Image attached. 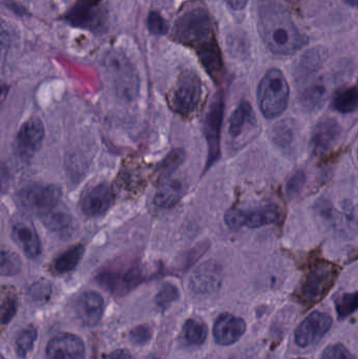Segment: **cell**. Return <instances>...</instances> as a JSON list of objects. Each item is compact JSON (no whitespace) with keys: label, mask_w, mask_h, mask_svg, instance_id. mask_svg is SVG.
<instances>
[{"label":"cell","mask_w":358,"mask_h":359,"mask_svg":"<svg viewBox=\"0 0 358 359\" xmlns=\"http://www.w3.org/2000/svg\"><path fill=\"white\" fill-rule=\"evenodd\" d=\"M258 27L267 48L280 56L294 55L307 43L281 0H258Z\"/></svg>","instance_id":"1"},{"label":"cell","mask_w":358,"mask_h":359,"mask_svg":"<svg viewBox=\"0 0 358 359\" xmlns=\"http://www.w3.org/2000/svg\"><path fill=\"white\" fill-rule=\"evenodd\" d=\"M174 38L176 41L195 48L216 39L207 10L195 6L184 11L174 22Z\"/></svg>","instance_id":"2"},{"label":"cell","mask_w":358,"mask_h":359,"mask_svg":"<svg viewBox=\"0 0 358 359\" xmlns=\"http://www.w3.org/2000/svg\"><path fill=\"white\" fill-rule=\"evenodd\" d=\"M340 273V266L326 259L315 261L298 289V301L307 307L319 303L333 288Z\"/></svg>","instance_id":"3"},{"label":"cell","mask_w":358,"mask_h":359,"mask_svg":"<svg viewBox=\"0 0 358 359\" xmlns=\"http://www.w3.org/2000/svg\"><path fill=\"white\" fill-rule=\"evenodd\" d=\"M289 86L280 69H271L265 74L258 86V104L266 119L280 117L289 102Z\"/></svg>","instance_id":"4"},{"label":"cell","mask_w":358,"mask_h":359,"mask_svg":"<svg viewBox=\"0 0 358 359\" xmlns=\"http://www.w3.org/2000/svg\"><path fill=\"white\" fill-rule=\"evenodd\" d=\"M103 67L116 94L124 100H134L139 93L140 80L130 59L120 50H109L103 57Z\"/></svg>","instance_id":"5"},{"label":"cell","mask_w":358,"mask_h":359,"mask_svg":"<svg viewBox=\"0 0 358 359\" xmlns=\"http://www.w3.org/2000/svg\"><path fill=\"white\" fill-rule=\"evenodd\" d=\"M317 217L332 231L344 238L358 236V204L351 201H345L340 208L327 198H321L315 204Z\"/></svg>","instance_id":"6"},{"label":"cell","mask_w":358,"mask_h":359,"mask_svg":"<svg viewBox=\"0 0 358 359\" xmlns=\"http://www.w3.org/2000/svg\"><path fill=\"white\" fill-rule=\"evenodd\" d=\"M202 94L203 88L199 76L193 72L185 71L179 76L176 86L170 93V107L180 115H191L199 107Z\"/></svg>","instance_id":"7"},{"label":"cell","mask_w":358,"mask_h":359,"mask_svg":"<svg viewBox=\"0 0 358 359\" xmlns=\"http://www.w3.org/2000/svg\"><path fill=\"white\" fill-rule=\"evenodd\" d=\"M61 194V188L54 184H33L22 188L17 200L25 210L44 217L56 208Z\"/></svg>","instance_id":"8"},{"label":"cell","mask_w":358,"mask_h":359,"mask_svg":"<svg viewBox=\"0 0 358 359\" xmlns=\"http://www.w3.org/2000/svg\"><path fill=\"white\" fill-rule=\"evenodd\" d=\"M224 97L222 93L216 95L204 122V135L208 147V159L206 170L212 168L221 156V130L224 118Z\"/></svg>","instance_id":"9"},{"label":"cell","mask_w":358,"mask_h":359,"mask_svg":"<svg viewBox=\"0 0 358 359\" xmlns=\"http://www.w3.org/2000/svg\"><path fill=\"white\" fill-rule=\"evenodd\" d=\"M280 209L275 205H266L258 208L243 210L229 209L225 213V223L230 229H241L243 227L256 229L275 223L280 219Z\"/></svg>","instance_id":"10"},{"label":"cell","mask_w":358,"mask_h":359,"mask_svg":"<svg viewBox=\"0 0 358 359\" xmlns=\"http://www.w3.org/2000/svg\"><path fill=\"white\" fill-rule=\"evenodd\" d=\"M101 8V0H78L67 13L65 19L74 27L95 31L103 23L104 15Z\"/></svg>","instance_id":"11"},{"label":"cell","mask_w":358,"mask_h":359,"mask_svg":"<svg viewBox=\"0 0 358 359\" xmlns=\"http://www.w3.org/2000/svg\"><path fill=\"white\" fill-rule=\"evenodd\" d=\"M332 318L329 314L315 311L303 320L296 331V343L306 348L315 345L330 330Z\"/></svg>","instance_id":"12"},{"label":"cell","mask_w":358,"mask_h":359,"mask_svg":"<svg viewBox=\"0 0 358 359\" xmlns=\"http://www.w3.org/2000/svg\"><path fill=\"white\" fill-rule=\"evenodd\" d=\"M113 201H115V194L113 188L109 184L100 183L88 188L82 194L80 207L83 215L88 217H100L106 213L113 206Z\"/></svg>","instance_id":"13"},{"label":"cell","mask_w":358,"mask_h":359,"mask_svg":"<svg viewBox=\"0 0 358 359\" xmlns=\"http://www.w3.org/2000/svg\"><path fill=\"white\" fill-rule=\"evenodd\" d=\"M342 134V126L333 118L319 120L311 134L310 147L313 155L319 156L327 153L338 142Z\"/></svg>","instance_id":"14"},{"label":"cell","mask_w":358,"mask_h":359,"mask_svg":"<svg viewBox=\"0 0 358 359\" xmlns=\"http://www.w3.org/2000/svg\"><path fill=\"white\" fill-rule=\"evenodd\" d=\"M43 138L44 126L41 120L37 117L31 118L22 124L17 134V151L25 159L33 157L41 147Z\"/></svg>","instance_id":"15"},{"label":"cell","mask_w":358,"mask_h":359,"mask_svg":"<svg viewBox=\"0 0 358 359\" xmlns=\"http://www.w3.org/2000/svg\"><path fill=\"white\" fill-rule=\"evenodd\" d=\"M222 268L214 262H205L195 268L189 280V287L197 294H209L220 288Z\"/></svg>","instance_id":"16"},{"label":"cell","mask_w":358,"mask_h":359,"mask_svg":"<svg viewBox=\"0 0 358 359\" xmlns=\"http://www.w3.org/2000/svg\"><path fill=\"white\" fill-rule=\"evenodd\" d=\"M46 359H85L83 341L74 334L55 337L46 347Z\"/></svg>","instance_id":"17"},{"label":"cell","mask_w":358,"mask_h":359,"mask_svg":"<svg viewBox=\"0 0 358 359\" xmlns=\"http://www.w3.org/2000/svg\"><path fill=\"white\" fill-rule=\"evenodd\" d=\"M103 310V297L95 291H86L76 303V316L84 326H96L102 318Z\"/></svg>","instance_id":"18"},{"label":"cell","mask_w":358,"mask_h":359,"mask_svg":"<svg viewBox=\"0 0 358 359\" xmlns=\"http://www.w3.org/2000/svg\"><path fill=\"white\" fill-rule=\"evenodd\" d=\"M245 331L246 324L242 318L233 314L223 313L214 323V337L219 345L230 346L237 343Z\"/></svg>","instance_id":"19"},{"label":"cell","mask_w":358,"mask_h":359,"mask_svg":"<svg viewBox=\"0 0 358 359\" xmlns=\"http://www.w3.org/2000/svg\"><path fill=\"white\" fill-rule=\"evenodd\" d=\"M298 126L296 120L284 119L277 122L271 130L273 144L284 154L292 156L298 145Z\"/></svg>","instance_id":"20"},{"label":"cell","mask_w":358,"mask_h":359,"mask_svg":"<svg viewBox=\"0 0 358 359\" xmlns=\"http://www.w3.org/2000/svg\"><path fill=\"white\" fill-rule=\"evenodd\" d=\"M198 56L208 75L216 82L222 79L224 65H223L222 54L220 46L216 39L197 48Z\"/></svg>","instance_id":"21"},{"label":"cell","mask_w":358,"mask_h":359,"mask_svg":"<svg viewBox=\"0 0 358 359\" xmlns=\"http://www.w3.org/2000/svg\"><path fill=\"white\" fill-rule=\"evenodd\" d=\"M12 238L27 257L31 259L39 257L41 243L33 226L25 223L15 224L12 228Z\"/></svg>","instance_id":"22"},{"label":"cell","mask_w":358,"mask_h":359,"mask_svg":"<svg viewBox=\"0 0 358 359\" xmlns=\"http://www.w3.org/2000/svg\"><path fill=\"white\" fill-rule=\"evenodd\" d=\"M326 58V50L323 48H311L305 53L294 65V78L298 83H304L313 74L317 73Z\"/></svg>","instance_id":"23"},{"label":"cell","mask_w":358,"mask_h":359,"mask_svg":"<svg viewBox=\"0 0 358 359\" xmlns=\"http://www.w3.org/2000/svg\"><path fill=\"white\" fill-rule=\"evenodd\" d=\"M256 118L254 109L248 101H242L233 111L229 119L228 132L233 138L243 134L246 128H256Z\"/></svg>","instance_id":"24"},{"label":"cell","mask_w":358,"mask_h":359,"mask_svg":"<svg viewBox=\"0 0 358 359\" xmlns=\"http://www.w3.org/2000/svg\"><path fill=\"white\" fill-rule=\"evenodd\" d=\"M185 194V185L180 180H165L155 196L156 206L168 209L180 202Z\"/></svg>","instance_id":"25"},{"label":"cell","mask_w":358,"mask_h":359,"mask_svg":"<svg viewBox=\"0 0 358 359\" xmlns=\"http://www.w3.org/2000/svg\"><path fill=\"white\" fill-rule=\"evenodd\" d=\"M84 250L85 249H84L83 245L81 244L75 245V246L67 249L56 257L54 263H53V270L58 274H64L73 271L81 261Z\"/></svg>","instance_id":"26"},{"label":"cell","mask_w":358,"mask_h":359,"mask_svg":"<svg viewBox=\"0 0 358 359\" xmlns=\"http://www.w3.org/2000/svg\"><path fill=\"white\" fill-rule=\"evenodd\" d=\"M332 109L340 114L354 113L358 109V88H343L334 95Z\"/></svg>","instance_id":"27"},{"label":"cell","mask_w":358,"mask_h":359,"mask_svg":"<svg viewBox=\"0 0 358 359\" xmlns=\"http://www.w3.org/2000/svg\"><path fill=\"white\" fill-rule=\"evenodd\" d=\"M301 103L309 111H317L323 107L326 100V88L321 83L306 86L301 93Z\"/></svg>","instance_id":"28"},{"label":"cell","mask_w":358,"mask_h":359,"mask_svg":"<svg viewBox=\"0 0 358 359\" xmlns=\"http://www.w3.org/2000/svg\"><path fill=\"white\" fill-rule=\"evenodd\" d=\"M207 325L199 318H191L183 327V337L189 345H202L207 339Z\"/></svg>","instance_id":"29"},{"label":"cell","mask_w":358,"mask_h":359,"mask_svg":"<svg viewBox=\"0 0 358 359\" xmlns=\"http://www.w3.org/2000/svg\"><path fill=\"white\" fill-rule=\"evenodd\" d=\"M43 222L52 231L60 234H69L73 231L74 221L71 215L63 212H50L44 215Z\"/></svg>","instance_id":"30"},{"label":"cell","mask_w":358,"mask_h":359,"mask_svg":"<svg viewBox=\"0 0 358 359\" xmlns=\"http://www.w3.org/2000/svg\"><path fill=\"white\" fill-rule=\"evenodd\" d=\"M36 339H37V330L35 327H27L20 331L15 341L17 355L21 358H27V355L33 351Z\"/></svg>","instance_id":"31"},{"label":"cell","mask_w":358,"mask_h":359,"mask_svg":"<svg viewBox=\"0 0 358 359\" xmlns=\"http://www.w3.org/2000/svg\"><path fill=\"white\" fill-rule=\"evenodd\" d=\"M185 153L183 149H174L168 154L167 157L160 163L159 172L162 178H167L174 170L180 168L184 161Z\"/></svg>","instance_id":"32"},{"label":"cell","mask_w":358,"mask_h":359,"mask_svg":"<svg viewBox=\"0 0 358 359\" xmlns=\"http://www.w3.org/2000/svg\"><path fill=\"white\" fill-rule=\"evenodd\" d=\"M336 308L340 318H347L353 312L357 311L358 310V291L340 295L336 299Z\"/></svg>","instance_id":"33"},{"label":"cell","mask_w":358,"mask_h":359,"mask_svg":"<svg viewBox=\"0 0 358 359\" xmlns=\"http://www.w3.org/2000/svg\"><path fill=\"white\" fill-rule=\"evenodd\" d=\"M52 294V285L46 280H38L32 285L29 290V297L33 303L42 305L50 299Z\"/></svg>","instance_id":"34"},{"label":"cell","mask_w":358,"mask_h":359,"mask_svg":"<svg viewBox=\"0 0 358 359\" xmlns=\"http://www.w3.org/2000/svg\"><path fill=\"white\" fill-rule=\"evenodd\" d=\"M21 269V261L18 255L14 252L2 249L1 251V266L0 271L2 276H11L18 273Z\"/></svg>","instance_id":"35"},{"label":"cell","mask_w":358,"mask_h":359,"mask_svg":"<svg viewBox=\"0 0 358 359\" xmlns=\"http://www.w3.org/2000/svg\"><path fill=\"white\" fill-rule=\"evenodd\" d=\"M179 299V290L174 285L164 284L156 297V304L161 310H166Z\"/></svg>","instance_id":"36"},{"label":"cell","mask_w":358,"mask_h":359,"mask_svg":"<svg viewBox=\"0 0 358 359\" xmlns=\"http://www.w3.org/2000/svg\"><path fill=\"white\" fill-rule=\"evenodd\" d=\"M18 308V299L14 292L8 291L4 293L1 302V322L2 325L8 324L14 318Z\"/></svg>","instance_id":"37"},{"label":"cell","mask_w":358,"mask_h":359,"mask_svg":"<svg viewBox=\"0 0 358 359\" xmlns=\"http://www.w3.org/2000/svg\"><path fill=\"white\" fill-rule=\"evenodd\" d=\"M306 174L303 170H298L290 177L287 185H286V191H287V196L290 200L300 196L301 192L303 191L305 185H306Z\"/></svg>","instance_id":"38"},{"label":"cell","mask_w":358,"mask_h":359,"mask_svg":"<svg viewBox=\"0 0 358 359\" xmlns=\"http://www.w3.org/2000/svg\"><path fill=\"white\" fill-rule=\"evenodd\" d=\"M147 27L153 35H165L168 32V25L165 19L158 12H151L147 19Z\"/></svg>","instance_id":"39"},{"label":"cell","mask_w":358,"mask_h":359,"mask_svg":"<svg viewBox=\"0 0 358 359\" xmlns=\"http://www.w3.org/2000/svg\"><path fill=\"white\" fill-rule=\"evenodd\" d=\"M153 337V331L146 325H141L132 329L130 333V339L134 345L144 346L151 341Z\"/></svg>","instance_id":"40"},{"label":"cell","mask_w":358,"mask_h":359,"mask_svg":"<svg viewBox=\"0 0 358 359\" xmlns=\"http://www.w3.org/2000/svg\"><path fill=\"white\" fill-rule=\"evenodd\" d=\"M321 359H355L353 354L342 344H336L326 348Z\"/></svg>","instance_id":"41"},{"label":"cell","mask_w":358,"mask_h":359,"mask_svg":"<svg viewBox=\"0 0 358 359\" xmlns=\"http://www.w3.org/2000/svg\"><path fill=\"white\" fill-rule=\"evenodd\" d=\"M106 359H136L126 350H117L109 354Z\"/></svg>","instance_id":"42"},{"label":"cell","mask_w":358,"mask_h":359,"mask_svg":"<svg viewBox=\"0 0 358 359\" xmlns=\"http://www.w3.org/2000/svg\"><path fill=\"white\" fill-rule=\"evenodd\" d=\"M226 2L231 8L239 11L245 8L247 0H226Z\"/></svg>","instance_id":"43"},{"label":"cell","mask_w":358,"mask_h":359,"mask_svg":"<svg viewBox=\"0 0 358 359\" xmlns=\"http://www.w3.org/2000/svg\"><path fill=\"white\" fill-rule=\"evenodd\" d=\"M349 6H358V0H344Z\"/></svg>","instance_id":"44"},{"label":"cell","mask_w":358,"mask_h":359,"mask_svg":"<svg viewBox=\"0 0 358 359\" xmlns=\"http://www.w3.org/2000/svg\"><path fill=\"white\" fill-rule=\"evenodd\" d=\"M1 359H6V358H1Z\"/></svg>","instance_id":"45"},{"label":"cell","mask_w":358,"mask_h":359,"mask_svg":"<svg viewBox=\"0 0 358 359\" xmlns=\"http://www.w3.org/2000/svg\"><path fill=\"white\" fill-rule=\"evenodd\" d=\"M298 359H304V358H298Z\"/></svg>","instance_id":"46"},{"label":"cell","mask_w":358,"mask_h":359,"mask_svg":"<svg viewBox=\"0 0 358 359\" xmlns=\"http://www.w3.org/2000/svg\"><path fill=\"white\" fill-rule=\"evenodd\" d=\"M357 158H358V151H357Z\"/></svg>","instance_id":"47"}]
</instances>
